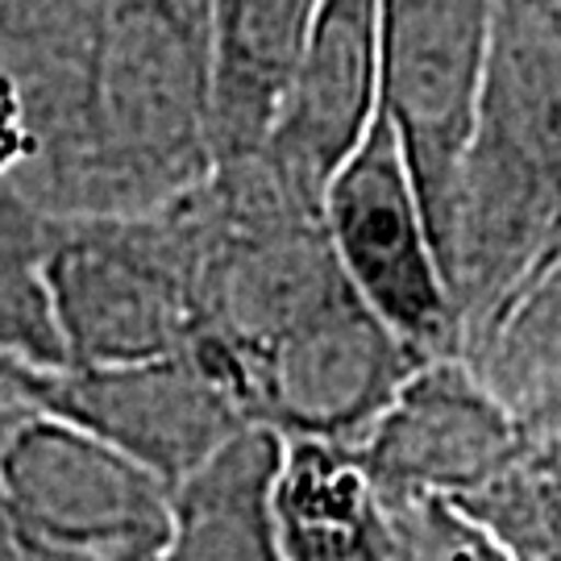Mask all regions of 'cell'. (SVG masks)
I'll list each match as a JSON object with an SVG mask.
<instances>
[{"label":"cell","instance_id":"1","mask_svg":"<svg viewBox=\"0 0 561 561\" xmlns=\"http://www.w3.org/2000/svg\"><path fill=\"white\" fill-rule=\"evenodd\" d=\"M0 67L34 125L13 187L46 217L146 213L217 167L208 0H0Z\"/></svg>","mask_w":561,"mask_h":561},{"label":"cell","instance_id":"2","mask_svg":"<svg viewBox=\"0 0 561 561\" xmlns=\"http://www.w3.org/2000/svg\"><path fill=\"white\" fill-rule=\"evenodd\" d=\"M437 254L461 358L561 262V21L537 0H500Z\"/></svg>","mask_w":561,"mask_h":561},{"label":"cell","instance_id":"3","mask_svg":"<svg viewBox=\"0 0 561 561\" xmlns=\"http://www.w3.org/2000/svg\"><path fill=\"white\" fill-rule=\"evenodd\" d=\"M201 233L192 192L125 217H50L46 283L67 366L187 354Z\"/></svg>","mask_w":561,"mask_h":561},{"label":"cell","instance_id":"4","mask_svg":"<svg viewBox=\"0 0 561 561\" xmlns=\"http://www.w3.org/2000/svg\"><path fill=\"white\" fill-rule=\"evenodd\" d=\"M0 503L30 561H159L171 533V482L46 412L0 449Z\"/></svg>","mask_w":561,"mask_h":561},{"label":"cell","instance_id":"5","mask_svg":"<svg viewBox=\"0 0 561 561\" xmlns=\"http://www.w3.org/2000/svg\"><path fill=\"white\" fill-rule=\"evenodd\" d=\"M324 229L358 296L408 341L416 358H461L433 225L400 134L382 108L324 187Z\"/></svg>","mask_w":561,"mask_h":561},{"label":"cell","instance_id":"6","mask_svg":"<svg viewBox=\"0 0 561 561\" xmlns=\"http://www.w3.org/2000/svg\"><path fill=\"white\" fill-rule=\"evenodd\" d=\"M500 0H379L382 113L442 245L454 183L479 113Z\"/></svg>","mask_w":561,"mask_h":561},{"label":"cell","instance_id":"7","mask_svg":"<svg viewBox=\"0 0 561 561\" xmlns=\"http://www.w3.org/2000/svg\"><path fill=\"white\" fill-rule=\"evenodd\" d=\"M18 379L34 412L101 437L171 486L250 424L229 387L192 354L129 366L21 362Z\"/></svg>","mask_w":561,"mask_h":561},{"label":"cell","instance_id":"8","mask_svg":"<svg viewBox=\"0 0 561 561\" xmlns=\"http://www.w3.org/2000/svg\"><path fill=\"white\" fill-rule=\"evenodd\" d=\"M524 433L466 358H433L354 449L375 500L458 503L516 458Z\"/></svg>","mask_w":561,"mask_h":561},{"label":"cell","instance_id":"9","mask_svg":"<svg viewBox=\"0 0 561 561\" xmlns=\"http://www.w3.org/2000/svg\"><path fill=\"white\" fill-rule=\"evenodd\" d=\"M379 108V0H324L259 154L287 183L324 201Z\"/></svg>","mask_w":561,"mask_h":561},{"label":"cell","instance_id":"10","mask_svg":"<svg viewBox=\"0 0 561 561\" xmlns=\"http://www.w3.org/2000/svg\"><path fill=\"white\" fill-rule=\"evenodd\" d=\"M287 442L245 424L171 486V533L159 561H287L279 474Z\"/></svg>","mask_w":561,"mask_h":561},{"label":"cell","instance_id":"11","mask_svg":"<svg viewBox=\"0 0 561 561\" xmlns=\"http://www.w3.org/2000/svg\"><path fill=\"white\" fill-rule=\"evenodd\" d=\"M324 0H208L217 162L262 150Z\"/></svg>","mask_w":561,"mask_h":561},{"label":"cell","instance_id":"12","mask_svg":"<svg viewBox=\"0 0 561 561\" xmlns=\"http://www.w3.org/2000/svg\"><path fill=\"white\" fill-rule=\"evenodd\" d=\"M279 524L287 561H391L387 516L354 449L287 442Z\"/></svg>","mask_w":561,"mask_h":561},{"label":"cell","instance_id":"13","mask_svg":"<svg viewBox=\"0 0 561 561\" xmlns=\"http://www.w3.org/2000/svg\"><path fill=\"white\" fill-rule=\"evenodd\" d=\"M524 437L561 428V262L466 354Z\"/></svg>","mask_w":561,"mask_h":561},{"label":"cell","instance_id":"14","mask_svg":"<svg viewBox=\"0 0 561 561\" xmlns=\"http://www.w3.org/2000/svg\"><path fill=\"white\" fill-rule=\"evenodd\" d=\"M458 507L512 561H561V428L524 437L516 458Z\"/></svg>","mask_w":561,"mask_h":561},{"label":"cell","instance_id":"15","mask_svg":"<svg viewBox=\"0 0 561 561\" xmlns=\"http://www.w3.org/2000/svg\"><path fill=\"white\" fill-rule=\"evenodd\" d=\"M391 537V561H512L491 533L449 500L379 503Z\"/></svg>","mask_w":561,"mask_h":561},{"label":"cell","instance_id":"16","mask_svg":"<svg viewBox=\"0 0 561 561\" xmlns=\"http://www.w3.org/2000/svg\"><path fill=\"white\" fill-rule=\"evenodd\" d=\"M34 159V125L18 80L0 67V183H13Z\"/></svg>","mask_w":561,"mask_h":561},{"label":"cell","instance_id":"17","mask_svg":"<svg viewBox=\"0 0 561 561\" xmlns=\"http://www.w3.org/2000/svg\"><path fill=\"white\" fill-rule=\"evenodd\" d=\"M18 370H21L18 358H4L0 354V449H4V442L18 433L21 424L34 416V403L25 400Z\"/></svg>","mask_w":561,"mask_h":561},{"label":"cell","instance_id":"18","mask_svg":"<svg viewBox=\"0 0 561 561\" xmlns=\"http://www.w3.org/2000/svg\"><path fill=\"white\" fill-rule=\"evenodd\" d=\"M0 561H30L25 558V545H21L18 528L9 520V512H4V503H0Z\"/></svg>","mask_w":561,"mask_h":561},{"label":"cell","instance_id":"19","mask_svg":"<svg viewBox=\"0 0 561 561\" xmlns=\"http://www.w3.org/2000/svg\"><path fill=\"white\" fill-rule=\"evenodd\" d=\"M537 4H545V9H549V13L561 21V0H537Z\"/></svg>","mask_w":561,"mask_h":561}]
</instances>
